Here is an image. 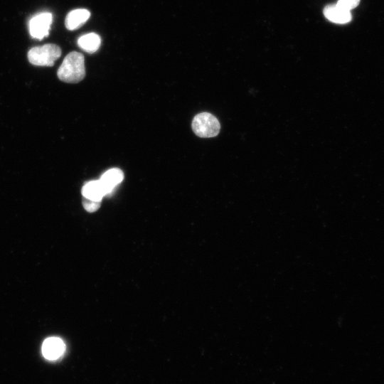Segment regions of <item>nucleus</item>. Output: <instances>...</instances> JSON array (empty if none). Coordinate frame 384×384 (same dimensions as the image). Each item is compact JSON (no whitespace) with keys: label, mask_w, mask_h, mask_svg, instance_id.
Segmentation results:
<instances>
[{"label":"nucleus","mask_w":384,"mask_h":384,"mask_svg":"<svg viewBox=\"0 0 384 384\" xmlns=\"http://www.w3.org/2000/svg\"><path fill=\"white\" fill-rule=\"evenodd\" d=\"M325 17L330 21L344 24L351 21V11L337 4L327 5L324 9Z\"/></svg>","instance_id":"obj_6"},{"label":"nucleus","mask_w":384,"mask_h":384,"mask_svg":"<svg viewBox=\"0 0 384 384\" xmlns=\"http://www.w3.org/2000/svg\"><path fill=\"white\" fill-rule=\"evenodd\" d=\"M123 179V171L120 169L112 168L106 171L100 177V181L104 186L108 195Z\"/></svg>","instance_id":"obj_9"},{"label":"nucleus","mask_w":384,"mask_h":384,"mask_svg":"<svg viewBox=\"0 0 384 384\" xmlns=\"http://www.w3.org/2000/svg\"><path fill=\"white\" fill-rule=\"evenodd\" d=\"M82 204L87 211L94 212L100 207L101 201H95L83 198Z\"/></svg>","instance_id":"obj_11"},{"label":"nucleus","mask_w":384,"mask_h":384,"mask_svg":"<svg viewBox=\"0 0 384 384\" xmlns=\"http://www.w3.org/2000/svg\"><path fill=\"white\" fill-rule=\"evenodd\" d=\"M220 125L218 119L210 113L201 112L196 114L192 121V129L200 137H213L220 132Z\"/></svg>","instance_id":"obj_3"},{"label":"nucleus","mask_w":384,"mask_h":384,"mask_svg":"<svg viewBox=\"0 0 384 384\" xmlns=\"http://www.w3.org/2000/svg\"><path fill=\"white\" fill-rule=\"evenodd\" d=\"M78 45L85 52L92 53L99 49L101 45V38L95 33H89L78 38Z\"/></svg>","instance_id":"obj_10"},{"label":"nucleus","mask_w":384,"mask_h":384,"mask_svg":"<svg viewBox=\"0 0 384 384\" xmlns=\"http://www.w3.org/2000/svg\"><path fill=\"white\" fill-rule=\"evenodd\" d=\"M57 75L58 78L69 83H77L85 76L84 55L77 51L69 53L59 67Z\"/></svg>","instance_id":"obj_1"},{"label":"nucleus","mask_w":384,"mask_h":384,"mask_svg":"<svg viewBox=\"0 0 384 384\" xmlns=\"http://www.w3.org/2000/svg\"><path fill=\"white\" fill-rule=\"evenodd\" d=\"M52 21L53 15L49 12H43L32 17L28 24L31 36L39 40L47 37Z\"/></svg>","instance_id":"obj_4"},{"label":"nucleus","mask_w":384,"mask_h":384,"mask_svg":"<svg viewBox=\"0 0 384 384\" xmlns=\"http://www.w3.org/2000/svg\"><path fill=\"white\" fill-rule=\"evenodd\" d=\"M360 0H338L337 4L351 11L358 6Z\"/></svg>","instance_id":"obj_12"},{"label":"nucleus","mask_w":384,"mask_h":384,"mask_svg":"<svg viewBox=\"0 0 384 384\" xmlns=\"http://www.w3.org/2000/svg\"><path fill=\"white\" fill-rule=\"evenodd\" d=\"M81 192L83 198L95 201H102V198L107 195V192L100 179L85 183Z\"/></svg>","instance_id":"obj_8"},{"label":"nucleus","mask_w":384,"mask_h":384,"mask_svg":"<svg viewBox=\"0 0 384 384\" xmlns=\"http://www.w3.org/2000/svg\"><path fill=\"white\" fill-rule=\"evenodd\" d=\"M90 16V11L85 9L72 10L65 17V26L68 30H76L84 25Z\"/></svg>","instance_id":"obj_7"},{"label":"nucleus","mask_w":384,"mask_h":384,"mask_svg":"<svg viewBox=\"0 0 384 384\" xmlns=\"http://www.w3.org/2000/svg\"><path fill=\"white\" fill-rule=\"evenodd\" d=\"M41 351L45 358L55 361L63 355L65 345L63 341L58 337H49L43 341Z\"/></svg>","instance_id":"obj_5"},{"label":"nucleus","mask_w":384,"mask_h":384,"mask_svg":"<svg viewBox=\"0 0 384 384\" xmlns=\"http://www.w3.org/2000/svg\"><path fill=\"white\" fill-rule=\"evenodd\" d=\"M60 55V48L52 43L33 47L28 52L29 62L37 66H53L55 60L58 59Z\"/></svg>","instance_id":"obj_2"}]
</instances>
